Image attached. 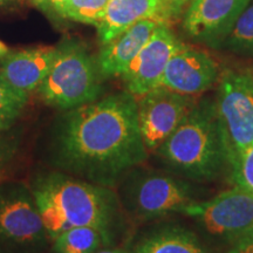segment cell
Wrapping results in <instances>:
<instances>
[{
	"mask_svg": "<svg viewBox=\"0 0 253 253\" xmlns=\"http://www.w3.org/2000/svg\"><path fill=\"white\" fill-rule=\"evenodd\" d=\"M251 0H191L183 28L192 39L216 46L224 42Z\"/></svg>",
	"mask_w": 253,
	"mask_h": 253,
	"instance_id": "obj_11",
	"label": "cell"
},
{
	"mask_svg": "<svg viewBox=\"0 0 253 253\" xmlns=\"http://www.w3.org/2000/svg\"><path fill=\"white\" fill-rule=\"evenodd\" d=\"M163 14L161 0H109L101 21L97 36L101 45H106L121 36L138 21Z\"/></svg>",
	"mask_w": 253,
	"mask_h": 253,
	"instance_id": "obj_16",
	"label": "cell"
},
{
	"mask_svg": "<svg viewBox=\"0 0 253 253\" xmlns=\"http://www.w3.org/2000/svg\"><path fill=\"white\" fill-rule=\"evenodd\" d=\"M126 253H211L194 231L176 223H160L142 230Z\"/></svg>",
	"mask_w": 253,
	"mask_h": 253,
	"instance_id": "obj_14",
	"label": "cell"
},
{
	"mask_svg": "<svg viewBox=\"0 0 253 253\" xmlns=\"http://www.w3.org/2000/svg\"><path fill=\"white\" fill-rule=\"evenodd\" d=\"M33 2L46 13L65 18L66 0H33Z\"/></svg>",
	"mask_w": 253,
	"mask_h": 253,
	"instance_id": "obj_23",
	"label": "cell"
},
{
	"mask_svg": "<svg viewBox=\"0 0 253 253\" xmlns=\"http://www.w3.org/2000/svg\"><path fill=\"white\" fill-rule=\"evenodd\" d=\"M96 253H126V250L122 249H103V250H99Z\"/></svg>",
	"mask_w": 253,
	"mask_h": 253,
	"instance_id": "obj_26",
	"label": "cell"
},
{
	"mask_svg": "<svg viewBox=\"0 0 253 253\" xmlns=\"http://www.w3.org/2000/svg\"><path fill=\"white\" fill-rule=\"evenodd\" d=\"M102 80L96 58L80 41L69 39L56 47L54 61L38 93L46 104L62 112L100 99Z\"/></svg>",
	"mask_w": 253,
	"mask_h": 253,
	"instance_id": "obj_5",
	"label": "cell"
},
{
	"mask_svg": "<svg viewBox=\"0 0 253 253\" xmlns=\"http://www.w3.org/2000/svg\"><path fill=\"white\" fill-rule=\"evenodd\" d=\"M27 102L28 94L15 90L0 74V130L15 126Z\"/></svg>",
	"mask_w": 253,
	"mask_h": 253,
	"instance_id": "obj_18",
	"label": "cell"
},
{
	"mask_svg": "<svg viewBox=\"0 0 253 253\" xmlns=\"http://www.w3.org/2000/svg\"><path fill=\"white\" fill-rule=\"evenodd\" d=\"M30 188L50 240L71 227L89 226L112 246L126 229L118 192L67 173L50 170L32 179Z\"/></svg>",
	"mask_w": 253,
	"mask_h": 253,
	"instance_id": "obj_2",
	"label": "cell"
},
{
	"mask_svg": "<svg viewBox=\"0 0 253 253\" xmlns=\"http://www.w3.org/2000/svg\"><path fill=\"white\" fill-rule=\"evenodd\" d=\"M115 190L126 217L137 223L184 213L198 202L189 183L142 164L126 172Z\"/></svg>",
	"mask_w": 253,
	"mask_h": 253,
	"instance_id": "obj_4",
	"label": "cell"
},
{
	"mask_svg": "<svg viewBox=\"0 0 253 253\" xmlns=\"http://www.w3.org/2000/svg\"><path fill=\"white\" fill-rule=\"evenodd\" d=\"M225 253H253V233L230 245Z\"/></svg>",
	"mask_w": 253,
	"mask_h": 253,
	"instance_id": "obj_24",
	"label": "cell"
},
{
	"mask_svg": "<svg viewBox=\"0 0 253 253\" xmlns=\"http://www.w3.org/2000/svg\"><path fill=\"white\" fill-rule=\"evenodd\" d=\"M107 246L102 233L89 226H77L66 230L52 242L53 253H96Z\"/></svg>",
	"mask_w": 253,
	"mask_h": 253,
	"instance_id": "obj_17",
	"label": "cell"
},
{
	"mask_svg": "<svg viewBox=\"0 0 253 253\" xmlns=\"http://www.w3.org/2000/svg\"><path fill=\"white\" fill-rule=\"evenodd\" d=\"M181 45L166 25L158 23L150 39L121 75L126 90L137 97L160 87L168 62Z\"/></svg>",
	"mask_w": 253,
	"mask_h": 253,
	"instance_id": "obj_10",
	"label": "cell"
},
{
	"mask_svg": "<svg viewBox=\"0 0 253 253\" xmlns=\"http://www.w3.org/2000/svg\"><path fill=\"white\" fill-rule=\"evenodd\" d=\"M214 107L230 171L240 155L253 144V68L223 73Z\"/></svg>",
	"mask_w": 253,
	"mask_h": 253,
	"instance_id": "obj_6",
	"label": "cell"
},
{
	"mask_svg": "<svg viewBox=\"0 0 253 253\" xmlns=\"http://www.w3.org/2000/svg\"><path fill=\"white\" fill-rule=\"evenodd\" d=\"M163 6V14L175 15L181 13V11L189 4L191 0H161Z\"/></svg>",
	"mask_w": 253,
	"mask_h": 253,
	"instance_id": "obj_25",
	"label": "cell"
},
{
	"mask_svg": "<svg viewBox=\"0 0 253 253\" xmlns=\"http://www.w3.org/2000/svg\"><path fill=\"white\" fill-rule=\"evenodd\" d=\"M137 120L148 153L155 151L172 134L197 102L195 96L157 87L138 96Z\"/></svg>",
	"mask_w": 253,
	"mask_h": 253,
	"instance_id": "obj_9",
	"label": "cell"
},
{
	"mask_svg": "<svg viewBox=\"0 0 253 253\" xmlns=\"http://www.w3.org/2000/svg\"><path fill=\"white\" fill-rule=\"evenodd\" d=\"M147 158L137 99L128 90L62 110L47 131V163L94 184L115 189L126 172Z\"/></svg>",
	"mask_w": 253,
	"mask_h": 253,
	"instance_id": "obj_1",
	"label": "cell"
},
{
	"mask_svg": "<svg viewBox=\"0 0 253 253\" xmlns=\"http://www.w3.org/2000/svg\"><path fill=\"white\" fill-rule=\"evenodd\" d=\"M9 1H12V0H0V5L6 4V2H9Z\"/></svg>",
	"mask_w": 253,
	"mask_h": 253,
	"instance_id": "obj_28",
	"label": "cell"
},
{
	"mask_svg": "<svg viewBox=\"0 0 253 253\" xmlns=\"http://www.w3.org/2000/svg\"><path fill=\"white\" fill-rule=\"evenodd\" d=\"M9 50L7 48V46H6L2 41H0V58H1V56H4L5 54H7Z\"/></svg>",
	"mask_w": 253,
	"mask_h": 253,
	"instance_id": "obj_27",
	"label": "cell"
},
{
	"mask_svg": "<svg viewBox=\"0 0 253 253\" xmlns=\"http://www.w3.org/2000/svg\"><path fill=\"white\" fill-rule=\"evenodd\" d=\"M157 25L158 21L154 19L141 20L121 36L103 45L96 56L97 68L102 79L121 77L150 39Z\"/></svg>",
	"mask_w": 253,
	"mask_h": 253,
	"instance_id": "obj_15",
	"label": "cell"
},
{
	"mask_svg": "<svg viewBox=\"0 0 253 253\" xmlns=\"http://www.w3.org/2000/svg\"><path fill=\"white\" fill-rule=\"evenodd\" d=\"M230 173L235 186L253 194V144L240 155L235 166L230 169Z\"/></svg>",
	"mask_w": 253,
	"mask_h": 253,
	"instance_id": "obj_21",
	"label": "cell"
},
{
	"mask_svg": "<svg viewBox=\"0 0 253 253\" xmlns=\"http://www.w3.org/2000/svg\"><path fill=\"white\" fill-rule=\"evenodd\" d=\"M218 78L217 62L208 53L182 43L168 62L160 87L196 96L212 87Z\"/></svg>",
	"mask_w": 253,
	"mask_h": 253,
	"instance_id": "obj_12",
	"label": "cell"
},
{
	"mask_svg": "<svg viewBox=\"0 0 253 253\" xmlns=\"http://www.w3.org/2000/svg\"><path fill=\"white\" fill-rule=\"evenodd\" d=\"M21 144V131L18 126L0 130V176L18 155Z\"/></svg>",
	"mask_w": 253,
	"mask_h": 253,
	"instance_id": "obj_22",
	"label": "cell"
},
{
	"mask_svg": "<svg viewBox=\"0 0 253 253\" xmlns=\"http://www.w3.org/2000/svg\"><path fill=\"white\" fill-rule=\"evenodd\" d=\"M184 214L213 242L230 246L253 233V194L235 186L212 199L196 202Z\"/></svg>",
	"mask_w": 253,
	"mask_h": 253,
	"instance_id": "obj_8",
	"label": "cell"
},
{
	"mask_svg": "<svg viewBox=\"0 0 253 253\" xmlns=\"http://www.w3.org/2000/svg\"><path fill=\"white\" fill-rule=\"evenodd\" d=\"M109 0H66L65 18L97 26Z\"/></svg>",
	"mask_w": 253,
	"mask_h": 253,
	"instance_id": "obj_20",
	"label": "cell"
},
{
	"mask_svg": "<svg viewBox=\"0 0 253 253\" xmlns=\"http://www.w3.org/2000/svg\"><path fill=\"white\" fill-rule=\"evenodd\" d=\"M224 43L235 52L253 55V4L240 14Z\"/></svg>",
	"mask_w": 253,
	"mask_h": 253,
	"instance_id": "obj_19",
	"label": "cell"
},
{
	"mask_svg": "<svg viewBox=\"0 0 253 253\" xmlns=\"http://www.w3.org/2000/svg\"><path fill=\"white\" fill-rule=\"evenodd\" d=\"M52 240L31 188L0 183V253H48Z\"/></svg>",
	"mask_w": 253,
	"mask_h": 253,
	"instance_id": "obj_7",
	"label": "cell"
},
{
	"mask_svg": "<svg viewBox=\"0 0 253 253\" xmlns=\"http://www.w3.org/2000/svg\"><path fill=\"white\" fill-rule=\"evenodd\" d=\"M155 153L176 176L196 182L216 179L227 164L214 100L197 101Z\"/></svg>",
	"mask_w": 253,
	"mask_h": 253,
	"instance_id": "obj_3",
	"label": "cell"
},
{
	"mask_svg": "<svg viewBox=\"0 0 253 253\" xmlns=\"http://www.w3.org/2000/svg\"><path fill=\"white\" fill-rule=\"evenodd\" d=\"M55 55L56 47L8 52L0 58V74L15 90L30 95L46 78Z\"/></svg>",
	"mask_w": 253,
	"mask_h": 253,
	"instance_id": "obj_13",
	"label": "cell"
}]
</instances>
